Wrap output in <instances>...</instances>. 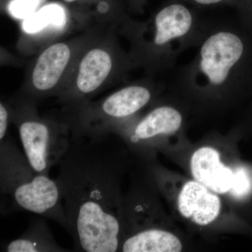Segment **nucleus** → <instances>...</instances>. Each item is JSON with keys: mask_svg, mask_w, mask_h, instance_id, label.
<instances>
[{"mask_svg": "<svg viewBox=\"0 0 252 252\" xmlns=\"http://www.w3.org/2000/svg\"><path fill=\"white\" fill-rule=\"evenodd\" d=\"M40 216L32 219L21 236L6 244L3 251L7 252H64L55 240L46 220Z\"/></svg>", "mask_w": 252, "mask_h": 252, "instance_id": "9b49d317", "label": "nucleus"}, {"mask_svg": "<svg viewBox=\"0 0 252 252\" xmlns=\"http://www.w3.org/2000/svg\"><path fill=\"white\" fill-rule=\"evenodd\" d=\"M182 250V243L177 237L158 228L126 237L120 248V251L124 252H180Z\"/></svg>", "mask_w": 252, "mask_h": 252, "instance_id": "ddd939ff", "label": "nucleus"}, {"mask_svg": "<svg viewBox=\"0 0 252 252\" xmlns=\"http://www.w3.org/2000/svg\"><path fill=\"white\" fill-rule=\"evenodd\" d=\"M245 50V41L240 36L220 32L208 38L202 46L200 69L212 84L220 85L243 59Z\"/></svg>", "mask_w": 252, "mask_h": 252, "instance_id": "0eeeda50", "label": "nucleus"}, {"mask_svg": "<svg viewBox=\"0 0 252 252\" xmlns=\"http://www.w3.org/2000/svg\"><path fill=\"white\" fill-rule=\"evenodd\" d=\"M192 175L197 182L217 193L230 191L233 172L220 160V155L211 147H202L192 156Z\"/></svg>", "mask_w": 252, "mask_h": 252, "instance_id": "1a4fd4ad", "label": "nucleus"}, {"mask_svg": "<svg viewBox=\"0 0 252 252\" xmlns=\"http://www.w3.org/2000/svg\"><path fill=\"white\" fill-rule=\"evenodd\" d=\"M11 121L16 126L25 155L39 173L49 175L70 144V127L64 118L41 117L36 104L16 97L9 102Z\"/></svg>", "mask_w": 252, "mask_h": 252, "instance_id": "7ed1b4c3", "label": "nucleus"}, {"mask_svg": "<svg viewBox=\"0 0 252 252\" xmlns=\"http://www.w3.org/2000/svg\"><path fill=\"white\" fill-rule=\"evenodd\" d=\"M193 1L200 5H214L223 2L226 0H193Z\"/></svg>", "mask_w": 252, "mask_h": 252, "instance_id": "6ab92c4d", "label": "nucleus"}, {"mask_svg": "<svg viewBox=\"0 0 252 252\" xmlns=\"http://www.w3.org/2000/svg\"><path fill=\"white\" fill-rule=\"evenodd\" d=\"M242 6L245 14H248L250 21H252V0H241Z\"/></svg>", "mask_w": 252, "mask_h": 252, "instance_id": "a211bd4d", "label": "nucleus"}, {"mask_svg": "<svg viewBox=\"0 0 252 252\" xmlns=\"http://www.w3.org/2000/svg\"><path fill=\"white\" fill-rule=\"evenodd\" d=\"M110 135L72 133L67 152L58 165L56 180L75 251H120L124 233L122 170L110 149Z\"/></svg>", "mask_w": 252, "mask_h": 252, "instance_id": "f257e3e1", "label": "nucleus"}, {"mask_svg": "<svg viewBox=\"0 0 252 252\" xmlns=\"http://www.w3.org/2000/svg\"><path fill=\"white\" fill-rule=\"evenodd\" d=\"M182 117L178 111L170 107L154 109L140 121L128 137L129 142L137 144L160 135L171 134L180 129Z\"/></svg>", "mask_w": 252, "mask_h": 252, "instance_id": "9d476101", "label": "nucleus"}, {"mask_svg": "<svg viewBox=\"0 0 252 252\" xmlns=\"http://www.w3.org/2000/svg\"><path fill=\"white\" fill-rule=\"evenodd\" d=\"M152 98L144 86L132 85L119 89L97 102L92 100L63 112L72 133L97 137L109 135L124 119L145 107Z\"/></svg>", "mask_w": 252, "mask_h": 252, "instance_id": "423d86ee", "label": "nucleus"}, {"mask_svg": "<svg viewBox=\"0 0 252 252\" xmlns=\"http://www.w3.org/2000/svg\"><path fill=\"white\" fill-rule=\"evenodd\" d=\"M193 23V16L183 4H172L160 10L154 19L156 32L154 43L161 46L175 38L189 32Z\"/></svg>", "mask_w": 252, "mask_h": 252, "instance_id": "f8f14e48", "label": "nucleus"}, {"mask_svg": "<svg viewBox=\"0 0 252 252\" xmlns=\"http://www.w3.org/2000/svg\"><path fill=\"white\" fill-rule=\"evenodd\" d=\"M63 1H65L67 3H72L74 2V1H77V0H63Z\"/></svg>", "mask_w": 252, "mask_h": 252, "instance_id": "aec40b11", "label": "nucleus"}, {"mask_svg": "<svg viewBox=\"0 0 252 252\" xmlns=\"http://www.w3.org/2000/svg\"><path fill=\"white\" fill-rule=\"evenodd\" d=\"M252 186L249 176L243 168H238L233 172V183L230 192L236 198L246 196L250 190Z\"/></svg>", "mask_w": 252, "mask_h": 252, "instance_id": "2eb2a0df", "label": "nucleus"}, {"mask_svg": "<svg viewBox=\"0 0 252 252\" xmlns=\"http://www.w3.org/2000/svg\"><path fill=\"white\" fill-rule=\"evenodd\" d=\"M178 208L182 216L200 225H206L219 216L220 199L197 181L187 182L178 198Z\"/></svg>", "mask_w": 252, "mask_h": 252, "instance_id": "6e6552de", "label": "nucleus"}, {"mask_svg": "<svg viewBox=\"0 0 252 252\" xmlns=\"http://www.w3.org/2000/svg\"><path fill=\"white\" fill-rule=\"evenodd\" d=\"M66 24L64 10L57 4L44 6L23 23V29L28 34H36L44 31L48 27L63 28Z\"/></svg>", "mask_w": 252, "mask_h": 252, "instance_id": "4468645a", "label": "nucleus"}, {"mask_svg": "<svg viewBox=\"0 0 252 252\" xmlns=\"http://www.w3.org/2000/svg\"><path fill=\"white\" fill-rule=\"evenodd\" d=\"M11 121V108L9 102H0V140L9 135V127Z\"/></svg>", "mask_w": 252, "mask_h": 252, "instance_id": "f3484780", "label": "nucleus"}, {"mask_svg": "<svg viewBox=\"0 0 252 252\" xmlns=\"http://www.w3.org/2000/svg\"><path fill=\"white\" fill-rule=\"evenodd\" d=\"M41 0H14L9 5V11L14 17L25 18L34 14Z\"/></svg>", "mask_w": 252, "mask_h": 252, "instance_id": "dca6fc26", "label": "nucleus"}, {"mask_svg": "<svg viewBox=\"0 0 252 252\" xmlns=\"http://www.w3.org/2000/svg\"><path fill=\"white\" fill-rule=\"evenodd\" d=\"M119 56L110 34L98 32L84 48L69 79L57 96L67 112L92 100L93 97L112 84L119 69Z\"/></svg>", "mask_w": 252, "mask_h": 252, "instance_id": "20e7f679", "label": "nucleus"}, {"mask_svg": "<svg viewBox=\"0 0 252 252\" xmlns=\"http://www.w3.org/2000/svg\"><path fill=\"white\" fill-rule=\"evenodd\" d=\"M98 32L91 29L44 48L31 63L17 97L36 104L49 97H57L69 79L81 53Z\"/></svg>", "mask_w": 252, "mask_h": 252, "instance_id": "39448f33", "label": "nucleus"}, {"mask_svg": "<svg viewBox=\"0 0 252 252\" xmlns=\"http://www.w3.org/2000/svg\"><path fill=\"white\" fill-rule=\"evenodd\" d=\"M0 189L10 211H27L58 222L66 231L68 222L56 179L36 172L7 135L0 140Z\"/></svg>", "mask_w": 252, "mask_h": 252, "instance_id": "f03ea898", "label": "nucleus"}]
</instances>
